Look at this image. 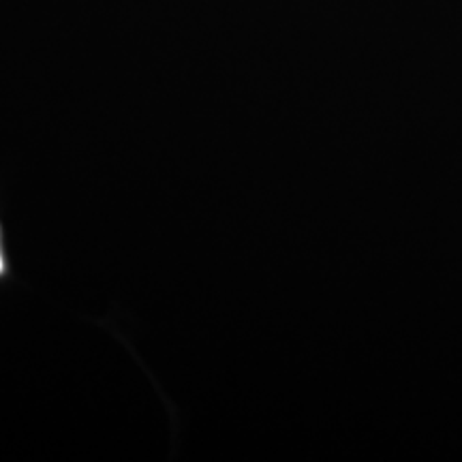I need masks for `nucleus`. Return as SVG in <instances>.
<instances>
[{"mask_svg":"<svg viewBox=\"0 0 462 462\" xmlns=\"http://www.w3.org/2000/svg\"><path fill=\"white\" fill-rule=\"evenodd\" d=\"M5 273V262H3V253H0V274Z\"/></svg>","mask_w":462,"mask_h":462,"instance_id":"obj_1","label":"nucleus"}]
</instances>
